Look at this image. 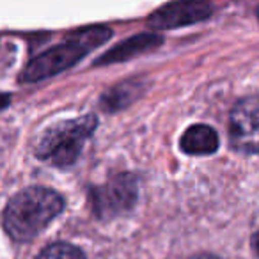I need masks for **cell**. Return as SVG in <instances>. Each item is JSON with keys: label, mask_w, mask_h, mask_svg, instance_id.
Returning <instances> with one entry per match:
<instances>
[{"label": "cell", "mask_w": 259, "mask_h": 259, "mask_svg": "<svg viewBox=\"0 0 259 259\" xmlns=\"http://www.w3.org/2000/svg\"><path fill=\"white\" fill-rule=\"evenodd\" d=\"M64 201L57 192L30 187L16 194L4 211V229L13 240L29 241L36 238L59 213Z\"/></svg>", "instance_id": "1"}, {"label": "cell", "mask_w": 259, "mask_h": 259, "mask_svg": "<svg viewBox=\"0 0 259 259\" xmlns=\"http://www.w3.org/2000/svg\"><path fill=\"white\" fill-rule=\"evenodd\" d=\"M110 36L112 32L107 27H93V29L75 32L68 41H64L59 47L50 48L39 57L30 61V64L23 69L20 80L22 82H37V80L50 78V76L76 64L83 55L98 48Z\"/></svg>", "instance_id": "2"}, {"label": "cell", "mask_w": 259, "mask_h": 259, "mask_svg": "<svg viewBox=\"0 0 259 259\" xmlns=\"http://www.w3.org/2000/svg\"><path fill=\"white\" fill-rule=\"evenodd\" d=\"M96 122L94 115H82L73 121L59 122L41 137L36 148L37 158L47 160L59 167H68L75 163L85 139L96 128Z\"/></svg>", "instance_id": "3"}, {"label": "cell", "mask_w": 259, "mask_h": 259, "mask_svg": "<svg viewBox=\"0 0 259 259\" xmlns=\"http://www.w3.org/2000/svg\"><path fill=\"white\" fill-rule=\"evenodd\" d=\"M231 144L240 153L259 151V98H245L229 115Z\"/></svg>", "instance_id": "4"}, {"label": "cell", "mask_w": 259, "mask_h": 259, "mask_svg": "<svg viewBox=\"0 0 259 259\" xmlns=\"http://www.w3.org/2000/svg\"><path fill=\"white\" fill-rule=\"evenodd\" d=\"M93 208L98 217H114L134 208L137 201V180L132 174H119L107 185L93 190Z\"/></svg>", "instance_id": "5"}, {"label": "cell", "mask_w": 259, "mask_h": 259, "mask_svg": "<svg viewBox=\"0 0 259 259\" xmlns=\"http://www.w3.org/2000/svg\"><path fill=\"white\" fill-rule=\"evenodd\" d=\"M211 6L204 2H176L167 4L155 11L149 18V25L155 29H178L192 25L211 16Z\"/></svg>", "instance_id": "6"}, {"label": "cell", "mask_w": 259, "mask_h": 259, "mask_svg": "<svg viewBox=\"0 0 259 259\" xmlns=\"http://www.w3.org/2000/svg\"><path fill=\"white\" fill-rule=\"evenodd\" d=\"M160 43H162V37L160 36H155V34H141V36H135L132 39L124 41V43H121L119 47L112 48L96 64H112V62L128 61V59H134L135 55L146 54V52L160 47Z\"/></svg>", "instance_id": "7"}, {"label": "cell", "mask_w": 259, "mask_h": 259, "mask_svg": "<svg viewBox=\"0 0 259 259\" xmlns=\"http://www.w3.org/2000/svg\"><path fill=\"white\" fill-rule=\"evenodd\" d=\"M181 151L187 155H211L219 149V135L206 124H194L181 135Z\"/></svg>", "instance_id": "8"}, {"label": "cell", "mask_w": 259, "mask_h": 259, "mask_svg": "<svg viewBox=\"0 0 259 259\" xmlns=\"http://www.w3.org/2000/svg\"><path fill=\"white\" fill-rule=\"evenodd\" d=\"M139 89L141 87L135 85V83H122V85H117L114 89H110L103 98V103L108 110H115V108H122L134 100L139 94Z\"/></svg>", "instance_id": "9"}, {"label": "cell", "mask_w": 259, "mask_h": 259, "mask_svg": "<svg viewBox=\"0 0 259 259\" xmlns=\"http://www.w3.org/2000/svg\"><path fill=\"white\" fill-rule=\"evenodd\" d=\"M36 259H85L80 248L69 243H54L47 247Z\"/></svg>", "instance_id": "10"}, {"label": "cell", "mask_w": 259, "mask_h": 259, "mask_svg": "<svg viewBox=\"0 0 259 259\" xmlns=\"http://www.w3.org/2000/svg\"><path fill=\"white\" fill-rule=\"evenodd\" d=\"M192 259H220V257H217V255H209V254H202V255H195V257H192Z\"/></svg>", "instance_id": "11"}, {"label": "cell", "mask_w": 259, "mask_h": 259, "mask_svg": "<svg viewBox=\"0 0 259 259\" xmlns=\"http://www.w3.org/2000/svg\"><path fill=\"white\" fill-rule=\"evenodd\" d=\"M254 248L257 250V254H259V233L254 236Z\"/></svg>", "instance_id": "12"}, {"label": "cell", "mask_w": 259, "mask_h": 259, "mask_svg": "<svg viewBox=\"0 0 259 259\" xmlns=\"http://www.w3.org/2000/svg\"><path fill=\"white\" fill-rule=\"evenodd\" d=\"M257 18H259V9H257Z\"/></svg>", "instance_id": "13"}]
</instances>
